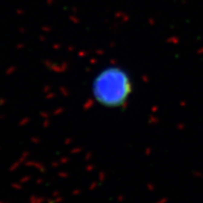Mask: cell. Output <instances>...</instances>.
Returning a JSON list of instances; mask_svg holds the SVG:
<instances>
[{"mask_svg": "<svg viewBox=\"0 0 203 203\" xmlns=\"http://www.w3.org/2000/svg\"><path fill=\"white\" fill-rule=\"evenodd\" d=\"M94 101L105 108H120L127 104L133 91L130 77L119 66H109L94 77L92 82Z\"/></svg>", "mask_w": 203, "mask_h": 203, "instance_id": "cell-1", "label": "cell"}]
</instances>
